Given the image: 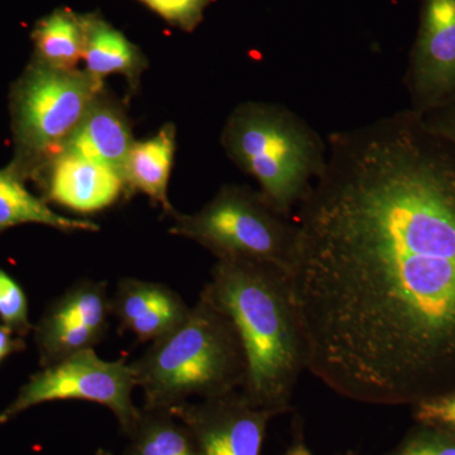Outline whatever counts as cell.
<instances>
[{
    "label": "cell",
    "mask_w": 455,
    "mask_h": 455,
    "mask_svg": "<svg viewBox=\"0 0 455 455\" xmlns=\"http://www.w3.org/2000/svg\"><path fill=\"white\" fill-rule=\"evenodd\" d=\"M42 224L62 232H98L92 221L57 214L32 196L14 172L0 170V230L20 224Z\"/></svg>",
    "instance_id": "2e32d148"
},
{
    "label": "cell",
    "mask_w": 455,
    "mask_h": 455,
    "mask_svg": "<svg viewBox=\"0 0 455 455\" xmlns=\"http://www.w3.org/2000/svg\"><path fill=\"white\" fill-rule=\"evenodd\" d=\"M136 387L133 368L125 359L104 361L94 349L82 350L31 377L16 400L0 412V424L50 401L82 400L109 409L125 434L140 412L132 400Z\"/></svg>",
    "instance_id": "52a82bcc"
},
{
    "label": "cell",
    "mask_w": 455,
    "mask_h": 455,
    "mask_svg": "<svg viewBox=\"0 0 455 455\" xmlns=\"http://www.w3.org/2000/svg\"><path fill=\"white\" fill-rule=\"evenodd\" d=\"M394 455H455V439L447 431H424L407 440Z\"/></svg>",
    "instance_id": "7402d4cb"
},
{
    "label": "cell",
    "mask_w": 455,
    "mask_h": 455,
    "mask_svg": "<svg viewBox=\"0 0 455 455\" xmlns=\"http://www.w3.org/2000/svg\"><path fill=\"white\" fill-rule=\"evenodd\" d=\"M101 92L103 80L86 70H61L40 61L32 66L14 97V124L23 151L50 164Z\"/></svg>",
    "instance_id": "8992f818"
},
{
    "label": "cell",
    "mask_w": 455,
    "mask_h": 455,
    "mask_svg": "<svg viewBox=\"0 0 455 455\" xmlns=\"http://www.w3.org/2000/svg\"><path fill=\"white\" fill-rule=\"evenodd\" d=\"M415 416L427 427L455 434V390L419 401Z\"/></svg>",
    "instance_id": "44dd1931"
},
{
    "label": "cell",
    "mask_w": 455,
    "mask_h": 455,
    "mask_svg": "<svg viewBox=\"0 0 455 455\" xmlns=\"http://www.w3.org/2000/svg\"><path fill=\"white\" fill-rule=\"evenodd\" d=\"M172 217V235L196 242L218 259L257 260L289 269L295 221L275 211L259 191L224 187L202 211Z\"/></svg>",
    "instance_id": "5b68a950"
},
{
    "label": "cell",
    "mask_w": 455,
    "mask_h": 455,
    "mask_svg": "<svg viewBox=\"0 0 455 455\" xmlns=\"http://www.w3.org/2000/svg\"><path fill=\"white\" fill-rule=\"evenodd\" d=\"M425 127L455 148V99L444 106L420 114Z\"/></svg>",
    "instance_id": "603a6c76"
},
{
    "label": "cell",
    "mask_w": 455,
    "mask_h": 455,
    "mask_svg": "<svg viewBox=\"0 0 455 455\" xmlns=\"http://www.w3.org/2000/svg\"><path fill=\"white\" fill-rule=\"evenodd\" d=\"M167 410L190 431L197 455H259L274 415L253 406L238 391Z\"/></svg>",
    "instance_id": "9c48e42d"
},
{
    "label": "cell",
    "mask_w": 455,
    "mask_h": 455,
    "mask_svg": "<svg viewBox=\"0 0 455 455\" xmlns=\"http://www.w3.org/2000/svg\"><path fill=\"white\" fill-rule=\"evenodd\" d=\"M412 109L430 112L455 99V0H423L407 71Z\"/></svg>",
    "instance_id": "ba28073f"
},
{
    "label": "cell",
    "mask_w": 455,
    "mask_h": 455,
    "mask_svg": "<svg viewBox=\"0 0 455 455\" xmlns=\"http://www.w3.org/2000/svg\"><path fill=\"white\" fill-rule=\"evenodd\" d=\"M16 331L7 325H0V362L12 353L23 348V341L14 338Z\"/></svg>",
    "instance_id": "cb8c5ba5"
},
{
    "label": "cell",
    "mask_w": 455,
    "mask_h": 455,
    "mask_svg": "<svg viewBox=\"0 0 455 455\" xmlns=\"http://www.w3.org/2000/svg\"><path fill=\"white\" fill-rule=\"evenodd\" d=\"M202 295L235 326L247 364L242 394L253 406L283 412L307 370L287 272L257 260L218 259Z\"/></svg>",
    "instance_id": "7a4b0ae2"
},
{
    "label": "cell",
    "mask_w": 455,
    "mask_h": 455,
    "mask_svg": "<svg viewBox=\"0 0 455 455\" xmlns=\"http://www.w3.org/2000/svg\"><path fill=\"white\" fill-rule=\"evenodd\" d=\"M131 366L146 409L232 394L243 387L247 373L235 326L202 293L185 322L151 343Z\"/></svg>",
    "instance_id": "3957f363"
},
{
    "label": "cell",
    "mask_w": 455,
    "mask_h": 455,
    "mask_svg": "<svg viewBox=\"0 0 455 455\" xmlns=\"http://www.w3.org/2000/svg\"><path fill=\"white\" fill-rule=\"evenodd\" d=\"M125 435V455H197L190 431L167 409L142 407Z\"/></svg>",
    "instance_id": "e0dca14e"
},
{
    "label": "cell",
    "mask_w": 455,
    "mask_h": 455,
    "mask_svg": "<svg viewBox=\"0 0 455 455\" xmlns=\"http://www.w3.org/2000/svg\"><path fill=\"white\" fill-rule=\"evenodd\" d=\"M286 455H310L307 449L304 445H295Z\"/></svg>",
    "instance_id": "d4e9b609"
},
{
    "label": "cell",
    "mask_w": 455,
    "mask_h": 455,
    "mask_svg": "<svg viewBox=\"0 0 455 455\" xmlns=\"http://www.w3.org/2000/svg\"><path fill=\"white\" fill-rule=\"evenodd\" d=\"M0 319L16 333H26L31 328L25 291L3 269H0Z\"/></svg>",
    "instance_id": "d6986e66"
},
{
    "label": "cell",
    "mask_w": 455,
    "mask_h": 455,
    "mask_svg": "<svg viewBox=\"0 0 455 455\" xmlns=\"http://www.w3.org/2000/svg\"><path fill=\"white\" fill-rule=\"evenodd\" d=\"M158 16L180 28H196L212 0H140Z\"/></svg>",
    "instance_id": "ffe728a7"
},
{
    "label": "cell",
    "mask_w": 455,
    "mask_h": 455,
    "mask_svg": "<svg viewBox=\"0 0 455 455\" xmlns=\"http://www.w3.org/2000/svg\"><path fill=\"white\" fill-rule=\"evenodd\" d=\"M221 145L250 173L269 205L290 218L324 171L328 140L281 104L248 101L233 110Z\"/></svg>",
    "instance_id": "277c9868"
},
{
    "label": "cell",
    "mask_w": 455,
    "mask_h": 455,
    "mask_svg": "<svg viewBox=\"0 0 455 455\" xmlns=\"http://www.w3.org/2000/svg\"><path fill=\"white\" fill-rule=\"evenodd\" d=\"M97 455H113L110 451H106V449H98Z\"/></svg>",
    "instance_id": "484cf974"
},
{
    "label": "cell",
    "mask_w": 455,
    "mask_h": 455,
    "mask_svg": "<svg viewBox=\"0 0 455 455\" xmlns=\"http://www.w3.org/2000/svg\"><path fill=\"white\" fill-rule=\"evenodd\" d=\"M287 269L307 370L372 403L455 390V148L405 110L337 132Z\"/></svg>",
    "instance_id": "6da1fadb"
},
{
    "label": "cell",
    "mask_w": 455,
    "mask_h": 455,
    "mask_svg": "<svg viewBox=\"0 0 455 455\" xmlns=\"http://www.w3.org/2000/svg\"><path fill=\"white\" fill-rule=\"evenodd\" d=\"M134 142L130 123L121 107L100 94L61 152L103 164L123 178L125 161Z\"/></svg>",
    "instance_id": "4fadbf2b"
},
{
    "label": "cell",
    "mask_w": 455,
    "mask_h": 455,
    "mask_svg": "<svg viewBox=\"0 0 455 455\" xmlns=\"http://www.w3.org/2000/svg\"><path fill=\"white\" fill-rule=\"evenodd\" d=\"M86 71L103 80L109 74H122L131 84L139 82L145 68L140 51L118 29L95 16H83Z\"/></svg>",
    "instance_id": "9a60e30c"
},
{
    "label": "cell",
    "mask_w": 455,
    "mask_h": 455,
    "mask_svg": "<svg viewBox=\"0 0 455 455\" xmlns=\"http://www.w3.org/2000/svg\"><path fill=\"white\" fill-rule=\"evenodd\" d=\"M173 155L175 128L169 124L152 139L134 142L123 172L127 190L140 191L170 215L176 212L167 196Z\"/></svg>",
    "instance_id": "5bb4252c"
},
{
    "label": "cell",
    "mask_w": 455,
    "mask_h": 455,
    "mask_svg": "<svg viewBox=\"0 0 455 455\" xmlns=\"http://www.w3.org/2000/svg\"><path fill=\"white\" fill-rule=\"evenodd\" d=\"M33 40L42 64L73 70L83 60L85 49L83 16L68 9H57L38 23Z\"/></svg>",
    "instance_id": "ac0fdd59"
},
{
    "label": "cell",
    "mask_w": 455,
    "mask_h": 455,
    "mask_svg": "<svg viewBox=\"0 0 455 455\" xmlns=\"http://www.w3.org/2000/svg\"><path fill=\"white\" fill-rule=\"evenodd\" d=\"M110 307L122 331H130L140 343H154L175 331L191 310L166 284L134 277L119 281Z\"/></svg>",
    "instance_id": "8fae6325"
},
{
    "label": "cell",
    "mask_w": 455,
    "mask_h": 455,
    "mask_svg": "<svg viewBox=\"0 0 455 455\" xmlns=\"http://www.w3.org/2000/svg\"><path fill=\"white\" fill-rule=\"evenodd\" d=\"M49 166L47 196L73 212L104 211L127 191L124 180L116 171L79 156L61 152Z\"/></svg>",
    "instance_id": "7c38bea8"
},
{
    "label": "cell",
    "mask_w": 455,
    "mask_h": 455,
    "mask_svg": "<svg viewBox=\"0 0 455 455\" xmlns=\"http://www.w3.org/2000/svg\"><path fill=\"white\" fill-rule=\"evenodd\" d=\"M110 299L106 283L83 280L51 305L37 331L44 366L94 349L106 338L112 316Z\"/></svg>",
    "instance_id": "30bf717a"
}]
</instances>
